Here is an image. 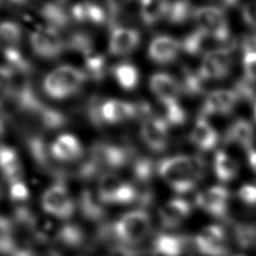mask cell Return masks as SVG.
I'll return each instance as SVG.
<instances>
[{"instance_id":"cell-1","label":"cell","mask_w":256,"mask_h":256,"mask_svg":"<svg viewBox=\"0 0 256 256\" xmlns=\"http://www.w3.org/2000/svg\"><path fill=\"white\" fill-rule=\"evenodd\" d=\"M156 169L174 192L187 194L193 191L204 177L206 163L200 156L175 155L162 159Z\"/></svg>"},{"instance_id":"cell-2","label":"cell","mask_w":256,"mask_h":256,"mask_svg":"<svg viewBox=\"0 0 256 256\" xmlns=\"http://www.w3.org/2000/svg\"><path fill=\"white\" fill-rule=\"evenodd\" d=\"M86 79L83 70L71 65H61L46 74L42 89L48 97L62 100L76 94Z\"/></svg>"},{"instance_id":"cell-3","label":"cell","mask_w":256,"mask_h":256,"mask_svg":"<svg viewBox=\"0 0 256 256\" xmlns=\"http://www.w3.org/2000/svg\"><path fill=\"white\" fill-rule=\"evenodd\" d=\"M111 228L121 244L133 247L150 234L151 219L146 210L135 209L123 214L111 225Z\"/></svg>"},{"instance_id":"cell-4","label":"cell","mask_w":256,"mask_h":256,"mask_svg":"<svg viewBox=\"0 0 256 256\" xmlns=\"http://www.w3.org/2000/svg\"><path fill=\"white\" fill-rule=\"evenodd\" d=\"M134 159V150L128 145L96 142L89 150L86 160L97 171L120 169Z\"/></svg>"},{"instance_id":"cell-5","label":"cell","mask_w":256,"mask_h":256,"mask_svg":"<svg viewBox=\"0 0 256 256\" xmlns=\"http://www.w3.org/2000/svg\"><path fill=\"white\" fill-rule=\"evenodd\" d=\"M97 195L102 204H128L139 199V192L134 184L110 171L100 175Z\"/></svg>"},{"instance_id":"cell-6","label":"cell","mask_w":256,"mask_h":256,"mask_svg":"<svg viewBox=\"0 0 256 256\" xmlns=\"http://www.w3.org/2000/svg\"><path fill=\"white\" fill-rule=\"evenodd\" d=\"M41 206L49 215L59 219H69L75 210L71 193L64 181V172L42 194Z\"/></svg>"},{"instance_id":"cell-7","label":"cell","mask_w":256,"mask_h":256,"mask_svg":"<svg viewBox=\"0 0 256 256\" xmlns=\"http://www.w3.org/2000/svg\"><path fill=\"white\" fill-rule=\"evenodd\" d=\"M193 19L197 28L208 33L216 40L227 45L237 44L231 38L224 11L217 6H200L194 8Z\"/></svg>"},{"instance_id":"cell-8","label":"cell","mask_w":256,"mask_h":256,"mask_svg":"<svg viewBox=\"0 0 256 256\" xmlns=\"http://www.w3.org/2000/svg\"><path fill=\"white\" fill-rule=\"evenodd\" d=\"M30 44L33 52L44 59L57 58L66 49L60 32L47 25L37 27L30 34Z\"/></svg>"},{"instance_id":"cell-9","label":"cell","mask_w":256,"mask_h":256,"mask_svg":"<svg viewBox=\"0 0 256 256\" xmlns=\"http://www.w3.org/2000/svg\"><path fill=\"white\" fill-rule=\"evenodd\" d=\"M169 125L163 117L151 115L142 119L140 137L144 144L153 152L166 150L169 142Z\"/></svg>"},{"instance_id":"cell-10","label":"cell","mask_w":256,"mask_h":256,"mask_svg":"<svg viewBox=\"0 0 256 256\" xmlns=\"http://www.w3.org/2000/svg\"><path fill=\"white\" fill-rule=\"evenodd\" d=\"M193 242L196 249L205 256H226L228 253L225 231L219 225L202 228Z\"/></svg>"},{"instance_id":"cell-11","label":"cell","mask_w":256,"mask_h":256,"mask_svg":"<svg viewBox=\"0 0 256 256\" xmlns=\"http://www.w3.org/2000/svg\"><path fill=\"white\" fill-rule=\"evenodd\" d=\"M232 65V51L219 49L204 55L197 70L206 81L221 80L228 76Z\"/></svg>"},{"instance_id":"cell-12","label":"cell","mask_w":256,"mask_h":256,"mask_svg":"<svg viewBox=\"0 0 256 256\" xmlns=\"http://www.w3.org/2000/svg\"><path fill=\"white\" fill-rule=\"evenodd\" d=\"M140 40L141 36L138 30L130 27L113 25L108 41V51L113 56L129 55L137 48Z\"/></svg>"},{"instance_id":"cell-13","label":"cell","mask_w":256,"mask_h":256,"mask_svg":"<svg viewBox=\"0 0 256 256\" xmlns=\"http://www.w3.org/2000/svg\"><path fill=\"white\" fill-rule=\"evenodd\" d=\"M239 99L234 90H214L206 96L200 110V116L227 115L234 110Z\"/></svg>"},{"instance_id":"cell-14","label":"cell","mask_w":256,"mask_h":256,"mask_svg":"<svg viewBox=\"0 0 256 256\" xmlns=\"http://www.w3.org/2000/svg\"><path fill=\"white\" fill-rule=\"evenodd\" d=\"M99 114L102 124H118L139 116L137 103L118 99L101 101Z\"/></svg>"},{"instance_id":"cell-15","label":"cell","mask_w":256,"mask_h":256,"mask_svg":"<svg viewBox=\"0 0 256 256\" xmlns=\"http://www.w3.org/2000/svg\"><path fill=\"white\" fill-rule=\"evenodd\" d=\"M181 50V42L177 39L169 35H158L150 41L147 54L154 63L164 65L175 61Z\"/></svg>"},{"instance_id":"cell-16","label":"cell","mask_w":256,"mask_h":256,"mask_svg":"<svg viewBox=\"0 0 256 256\" xmlns=\"http://www.w3.org/2000/svg\"><path fill=\"white\" fill-rule=\"evenodd\" d=\"M229 198L228 190L223 186H212L196 195V205L207 213L222 218L227 212Z\"/></svg>"},{"instance_id":"cell-17","label":"cell","mask_w":256,"mask_h":256,"mask_svg":"<svg viewBox=\"0 0 256 256\" xmlns=\"http://www.w3.org/2000/svg\"><path fill=\"white\" fill-rule=\"evenodd\" d=\"M149 87L162 105L178 101L181 93L178 80L165 72L154 73L150 77Z\"/></svg>"},{"instance_id":"cell-18","label":"cell","mask_w":256,"mask_h":256,"mask_svg":"<svg viewBox=\"0 0 256 256\" xmlns=\"http://www.w3.org/2000/svg\"><path fill=\"white\" fill-rule=\"evenodd\" d=\"M49 148L53 159L60 162H75L81 159L84 154L79 140L69 133L59 135Z\"/></svg>"},{"instance_id":"cell-19","label":"cell","mask_w":256,"mask_h":256,"mask_svg":"<svg viewBox=\"0 0 256 256\" xmlns=\"http://www.w3.org/2000/svg\"><path fill=\"white\" fill-rule=\"evenodd\" d=\"M191 204L180 197L170 199L159 210V219L162 227L172 229L180 225L191 213Z\"/></svg>"},{"instance_id":"cell-20","label":"cell","mask_w":256,"mask_h":256,"mask_svg":"<svg viewBox=\"0 0 256 256\" xmlns=\"http://www.w3.org/2000/svg\"><path fill=\"white\" fill-rule=\"evenodd\" d=\"M189 139L200 151H209L217 145L219 136L206 117L199 115L190 132Z\"/></svg>"},{"instance_id":"cell-21","label":"cell","mask_w":256,"mask_h":256,"mask_svg":"<svg viewBox=\"0 0 256 256\" xmlns=\"http://www.w3.org/2000/svg\"><path fill=\"white\" fill-rule=\"evenodd\" d=\"M187 239L181 235L161 233L152 241L153 256H182L186 249Z\"/></svg>"},{"instance_id":"cell-22","label":"cell","mask_w":256,"mask_h":256,"mask_svg":"<svg viewBox=\"0 0 256 256\" xmlns=\"http://www.w3.org/2000/svg\"><path fill=\"white\" fill-rule=\"evenodd\" d=\"M40 16L47 26L58 31L65 29L72 19L71 14L64 8L60 0L44 3L40 8Z\"/></svg>"},{"instance_id":"cell-23","label":"cell","mask_w":256,"mask_h":256,"mask_svg":"<svg viewBox=\"0 0 256 256\" xmlns=\"http://www.w3.org/2000/svg\"><path fill=\"white\" fill-rule=\"evenodd\" d=\"M254 137L255 131L252 124L245 119H237L228 127L224 139L226 143H234L250 150Z\"/></svg>"},{"instance_id":"cell-24","label":"cell","mask_w":256,"mask_h":256,"mask_svg":"<svg viewBox=\"0 0 256 256\" xmlns=\"http://www.w3.org/2000/svg\"><path fill=\"white\" fill-rule=\"evenodd\" d=\"M140 19L147 25L152 26L166 17L168 0H139Z\"/></svg>"},{"instance_id":"cell-25","label":"cell","mask_w":256,"mask_h":256,"mask_svg":"<svg viewBox=\"0 0 256 256\" xmlns=\"http://www.w3.org/2000/svg\"><path fill=\"white\" fill-rule=\"evenodd\" d=\"M1 167L8 183L21 179V163L17 152L12 147L4 144L1 148Z\"/></svg>"},{"instance_id":"cell-26","label":"cell","mask_w":256,"mask_h":256,"mask_svg":"<svg viewBox=\"0 0 256 256\" xmlns=\"http://www.w3.org/2000/svg\"><path fill=\"white\" fill-rule=\"evenodd\" d=\"M112 74L118 85L127 91L133 90L139 82V71L131 63H118L111 69Z\"/></svg>"},{"instance_id":"cell-27","label":"cell","mask_w":256,"mask_h":256,"mask_svg":"<svg viewBox=\"0 0 256 256\" xmlns=\"http://www.w3.org/2000/svg\"><path fill=\"white\" fill-rule=\"evenodd\" d=\"M213 168L217 178L224 182L235 178L239 171V165L237 161L224 151H218L215 154Z\"/></svg>"},{"instance_id":"cell-28","label":"cell","mask_w":256,"mask_h":256,"mask_svg":"<svg viewBox=\"0 0 256 256\" xmlns=\"http://www.w3.org/2000/svg\"><path fill=\"white\" fill-rule=\"evenodd\" d=\"M204 80L198 71H192L188 68H183L181 71L180 80H178L181 92L188 96H197L205 91Z\"/></svg>"},{"instance_id":"cell-29","label":"cell","mask_w":256,"mask_h":256,"mask_svg":"<svg viewBox=\"0 0 256 256\" xmlns=\"http://www.w3.org/2000/svg\"><path fill=\"white\" fill-rule=\"evenodd\" d=\"M84 72L87 78L99 81L104 78L106 73V60L104 55L97 52L95 49L88 51L83 56Z\"/></svg>"},{"instance_id":"cell-30","label":"cell","mask_w":256,"mask_h":256,"mask_svg":"<svg viewBox=\"0 0 256 256\" xmlns=\"http://www.w3.org/2000/svg\"><path fill=\"white\" fill-rule=\"evenodd\" d=\"M193 11L189 0H173L169 2L165 19L171 24H183L193 16Z\"/></svg>"},{"instance_id":"cell-31","label":"cell","mask_w":256,"mask_h":256,"mask_svg":"<svg viewBox=\"0 0 256 256\" xmlns=\"http://www.w3.org/2000/svg\"><path fill=\"white\" fill-rule=\"evenodd\" d=\"M3 56L4 63L2 66L17 72H23L27 74L31 73V64L16 47L5 46L3 48Z\"/></svg>"},{"instance_id":"cell-32","label":"cell","mask_w":256,"mask_h":256,"mask_svg":"<svg viewBox=\"0 0 256 256\" xmlns=\"http://www.w3.org/2000/svg\"><path fill=\"white\" fill-rule=\"evenodd\" d=\"M1 39L6 46L15 47L22 39L21 26L13 21L7 20L1 24Z\"/></svg>"},{"instance_id":"cell-33","label":"cell","mask_w":256,"mask_h":256,"mask_svg":"<svg viewBox=\"0 0 256 256\" xmlns=\"http://www.w3.org/2000/svg\"><path fill=\"white\" fill-rule=\"evenodd\" d=\"M164 107V115L163 118L168 123V125L179 126L185 123L187 119V114L185 109L181 106L179 101H175L166 105Z\"/></svg>"},{"instance_id":"cell-34","label":"cell","mask_w":256,"mask_h":256,"mask_svg":"<svg viewBox=\"0 0 256 256\" xmlns=\"http://www.w3.org/2000/svg\"><path fill=\"white\" fill-rule=\"evenodd\" d=\"M9 198L13 202H24L29 198V190L20 179L9 183Z\"/></svg>"},{"instance_id":"cell-35","label":"cell","mask_w":256,"mask_h":256,"mask_svg":"<svg viewBox=\"0 0 256 256\" xmlns=\"http://www.w3.org/2000/svg\"><path fill=\"white\" fill-rule=\"evenodd\" d=\"M243 69L245 78L256 82V53H248L243 56Z\"/></svg>"},{"instance_id":"cell-36","label":"cell","mask_w":256,"mask_h":256,"mask_svg":"<svg viewBox=\"0 0 256 256\" xmlns=\"http://www.w3.org/2000/svg\"><path fill=\"white\" fill-rule=\"evenodd\" d=\"M238 197L245 204H256V186L251 184L243 185L238 191Z\"/></svg>"},{"instance_id":"cell-37","label":"cell","mask_w":256,"mask_h":256,"mask_svg":"<svg viewBox=\"0 0 256 256\" xmlns=\"http://www.w3.org/2000/svg\"><path fill=\"white\" fill-rule=\"evenodd\" d=\"M241 15L247 25L256 28V2L245 4L242 7Z\"/></svg>"},{"instance_id":"cell-38","label":"cell","mask_w":256,"mask_h":256,"mask_svg":"<svg viewBox=\"0 0 256 256\" xmlns=\"http://www.w3.org/2000/svg\"><path fill=\"white\" fill-rule=\"evenodd\" d=\"M241 48L244 54L256 53V32L243 37L241 41Z\"/></svg>"},{"instance_id":"cell-39","label":"cell","mask_w":256,"mask_h":256,"mask_svg":"<svg viewBox=\"0 0 256 256\" xmlns=\"http://www.w3.org/2000/svg\"><path fill=\"white\" fill-rule=\"evenodd\" d=\"M248 161L251 168L256 173V150L254 149L248 150Z\"/></svg>"},{"instance_id":"cell-40","label":"cell","mask_w":256,"mask_h":256,"mask_svg":"<svg viewBox=\"0 0 256 256\" xmlns=\"http://www.w3.org/2000/svg\"><path fill=\"white\" fill-rule=\"evenodd\" d=\"M109 1H110L111 5H112L114 11L117 13V15H119L120 9H121V8L123 7V5H124L127 1H129V0H109Z\"/></svg>"},{"instance_id":"cell-41","label":"cell","mask_w":256,"mask_h":256,"mask_svg":"<svg viewBox=\"0 0 256 256\" xmlns=\"http://www.w3.org/2000/svg\"><path fill=\"white\" fill-rule=\"evenodd\" d=\"M8 1L11 3H14V4H24L28 0H8Z\"/></svg>"},{"instance_id":"cell-42","label":"cell","mask_w":256,"mask_h":256,"mask_svg":"<svg viewBox=\"0 0 256 256\" xmlns=\"http://www.w3.org/2000/svg\"><path fill=\"white\" fill-rule=\"evenodd\" d=\"M253 116H254V119L256 120V101H255V103L253 105Z\"/></svg>"},{"instance_id":"cell-43","label":"cell","mask_w":256,"mask_h":256,"mask_svg":"<svg viewBox=\"0 0 256 256\" xmlns=\"http://www.w3.org/2000/svg\"><path fill=\"white\" fill-rule=\"evenodd\" d=\"M60 1H62V0H60Z\"/></svg>"}]
</instances>
